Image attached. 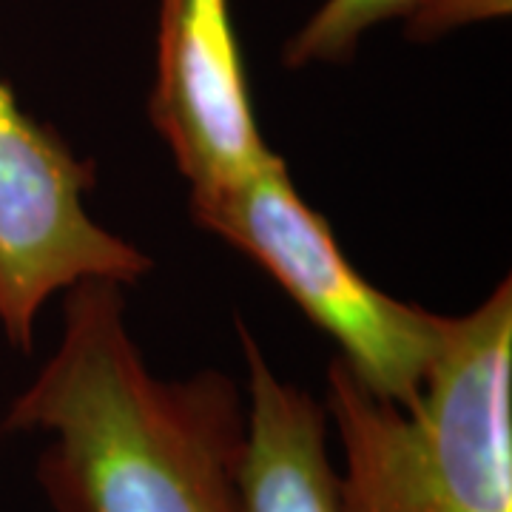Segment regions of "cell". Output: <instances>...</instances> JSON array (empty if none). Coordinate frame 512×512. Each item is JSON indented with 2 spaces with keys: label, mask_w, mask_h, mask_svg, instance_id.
I'll return each instance as SVG.
<instances>
[{
  "label": "cell",
  "mask_w": 512,
  "mask_h": 512,
  "mask_svg": "<svg viewBox=\"0 0 512 512\" xmlns=\"http://www.w3.org/2000/svg\"><path fill=\"white\" fill-rule=\"evenodd\" d=\"M3 430L52 436L35 473L55 512H242L237 382L220 370L154 376L109 279L63 293L60 342Z\"/></svg>",
  "instance_id": "6da1fadb"
},
{
  "label": "cell",
  "mask_w": 512,
  "mask_h": 512,
  "mask_svg": "<svg viewBox=\"0 0 512 512\" xmlns=\"http://www.w3.org/2000/svg\"><path fill=\"white\" fill-rule=\"evenodd\" d=\"M328 419L339 512H512V285L450 316L416 399H384L339 356Z\"/></svg>",
  "instance_id": "7a4b0ae2"
},
{
  "label": "cell",
  "mask_w": 512,
  "mask_h": 512,
  "mask_svg": "<svg viewBox=\"0 0 512 512\" xmlns=\"http://www.w3.org/2000/svg\"><path fill=\"white\" fill-rule=\"evenodd\" d=\"M188 205L200 228L279 282L365 387L393 402L416 399L450 316L370 285L339 251L325 217L299 197L279 154L234 183L191 191Z\"/></svg>",
  "instance_id": "3957f363"
},
{
  "label": "cell",
  "mask_w": 512,
  "mask_h": 512,
  "mask_svg": "<svg viewBox=\"0 0 512 512\" xmlns=\"http://www.w3.org/2000/svg\"><path fill=\"white\" fill-rule=\"evenodd\" d=\"M94 163L37 123L0 77V333L32 353L46 302L86 279L134 285L154 259L86 208Z\"/></svg>",
  "instance_id": "277c9868"
},
{
  "label": "cell",
  "mask_w": 512,
  "mask_h": 512,
  "mask_svg": "<svg viewBox=\"0 0 512 512\" xmlns=\"http://www.w3.org/2000/svg\"><path fill=\"white\" fill-rule=\"evenodd\" d=\"M148 114L191 191L234 183L274 157L256 126L231 0H160Z\"/></svg>",
  "instance_id": "5b68a950"
},
{
  "label": "cell",
  "mask_w": 512,
  "mask_h": 512,
  "mask_svg": "<svg viewBox=\"0 0 512 512\" xmlns=\"http://www.w3.org/2000/svg\"><path fill=\"white\" fill-rule=\"evenodd\" d=\"M239 345L248 367L242 512H339L325 404L279 379L242 322Z\"/></svg>",
  "instance_id": "8992f818"
},
{
  "label": "cell",
  "mask_w": 512,
  "mask_h": 512,
  "mask_svg": "<svg viewBox=\"0 0 512 512\" xmlns=\"http://www.w3.org/2000/svg\"><path fill=\"white\" fill-rule=\"evenodd\" d=\"M421 3L424 0H325L285 46V63L291 69L348 63L365 32L384 20L416 12Z\"/></svg>",
  "instance_id": "52a82bcc"
}]
</instances>
